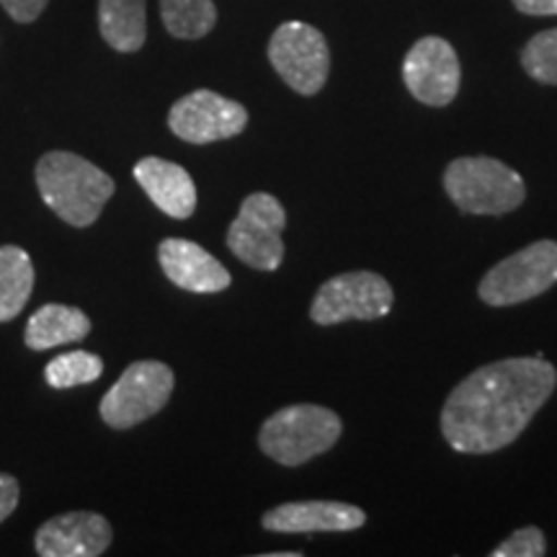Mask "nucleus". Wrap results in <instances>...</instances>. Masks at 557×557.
<instances>
[{
  "instance_id": "nucleus-1",
  "label": "nucleus",
  "mask_w": 557,
  "mask_h": 557,
  "mask_svg": "<svg viewBox=\"0 0 557 557\" xmlns=\"http://www.w3.org/2000/svg\"><path fill=\"white\" fill-rule=\"evenodd\" d=\"M557 385L545 357H513L475 369L451 389L442 434L462 455H491L513 444Z\"/></svg>"
},
{
  "instance_id": "nucleus-2",
  "label": "nucleus",
  "mask_w": 557,
  "mask_h": 557,
  "mask_svg": "<svg viewBox=\"0 0 557 557\" xmlns=\"http://www.w3.org/2000/svg\"><path fill=\"white\" fill-rule=\"evenodd\" d=\"M37 189L45 205L73 227H88L99 220L114 197V178L90 160L67 150H52L37 163Z\"/></svg>"
},
{
  "instance_id": "nucleus-3",
  "label": "nucleus",
  "mask_w": 557,
  "mask_h": 557,
  "mask_svg": "<svg viewBox=\"0 0 557 557\" xmlns=\"http://www.w3.org/2000/svg\"><path fill=\"white\" fill-rule=\"evenodd\" d=\"M341 431L344 423L331 408L299 403L267 418L259 434V447L284 468H299L329 451L341 438Z\"/></svg>"
},
{
  "instance_id": "nucleus-4",
  "label": "nucleus",
  "mask_w": 557,
  "mask_h": 557,
  "mask_svg": "<svg viewBox=\"0 0 557 557\" xmlns=\"http://www.w3.org/2000/svg\"><path fill=\"white\" fill-rule=\"evenodd\" d=\"M444 189L462 212L493 214V218L513 212L527 199L524 178L506 163L487 156L451 160L444 171Z\"/></svg>"
},
{
  "instance_id": "nucleus-5",
  "label": "nucleus",
  "mask_w": 557,
  "mask_h": 557,
  "mask_svg": "<svg viewBox=\"0 0 557 557\" xmlns=\"http://www.w3.org/2000/svg\"><path fill=\"white\" fill-rule=\"evenodd\" d=\"M557 284V243L537 240L496 263L480 278L478 295L491 308H508L545 295Z\"/></svg>"
},
{
  "instance_id": "nucleus-6",
  "label": "nucleus",
  "mask_w": 557,
  "mask_h": 557,
  "mask_svg": "<svg viewBox=\"0 0 557 557\" xmlns=\"http://www.w3.org/2000/svg\"><path fill=\"white\" fill-rule=\"evenodd\" d=\"M173 382L176 377L163 361H135L103 395L99 406L103 423H109L111 429H132L148 421L171 400Z\"/></svg>"
},
{
  "instance_id": "nucleus-7",
  "label": "nucleus",
  "mask_w": 557,
  "mask_h": 557,
  "mask_svg": "<svg viewBox=\"0 0 557 557\" xmlns=\"http://www.w3.org/2000/svg\"><path fill=\"white\" fill-rule=\"evenodd\" d=\"M284 225L287 212L276 197L263 191L250 194L227 230V248L250 269L276 271L284 261Z\"/></svg>"
},
{
  "instance_id": "nucleus-8",
  "label": "nucleus",
  "mask_w": 557,
  "mask_h": 557,
  "mask_svg": "<svg viewBox=\"0 0 557 557\" xmlns=\"http://www.w3.org/2000/svg\"><path fill=\"white\" fill-rule=\"evenodd\" d=\"M269 60L278 78L302 96L323 90L331 73L329 41L315 26L302 21H287L269 41Z\"/></svg>"
},
{
  "instance_id": "nucleus-9",
  "label": "nucleus",
  "mask_w": 557,
  "mask_h": 557,
  "mask_svg": "<svg viewBox=\"0 0 557 557\" xmlns=\"http://www.w3.org/2000/svg\"><path fill=\"white\" fill-rule=\"evenodd\" d=\"M395 295L385 276L374 271H348L329 278L312 299L310 318L318 325H338L346 320H377L393 310Z\"/></svg>"
},
{
  "instance_id": "nucleus-10",
  "label": "nucleus",
  "mask_w": 557,
  "mask_h": 557,
  "mask_svg": "<svg viewBox=\"0 0 557 557\" xmlns=\"http://www.w3.org/2000/svg\"><path fill=\"white\" fill-rule=\"evenodd\" d=\"M246 124L248 111L243 103L207 88L191 90L169 111V127L173 135L191 145L233 139L246 129Z\"/></svg>"
},
{
  "instance_id": "nucleus-11",
  "label": "nucleus",
  "mask_w": 557,
  "mask_h": 557,
  "mask_svg": "<svg viewBox=\"0 0 557 557\" xmlns=\"http://www.w3.org/2000/svg\"><path fill=\"white\" fill-rule=\"evenodd\" d=\"M403 81L413 99L426 107H447L462 81L455 47L442 37L418 39L403 60Z\"/></svg>"
},
{
  "instance_id": "nucleus-12",
  "label": "nucleus",
  "mask_w": 557,
  "mask_h": 557,
  "mask_svg": "<svg viewBox=\"0 0 557 557\" xmlns=\"http://www.w3.org/2000/svg\"><path fill=\"white\" fill-rule=\"evenodd\" d=\"M34 545L41 557H99L111 545V524L94 511L60 513L39 527Z\"/></svg>"
},
{
  "instance_id": "nucleus-13",
  "label": "nucleus",
  "mask_w": 557,
  "mask_h": 557,
  "mask_svg": "<svg viewBox=\"0 0 557 557\" xmlns=\"http://www.w3.org/2000/svg\"><path fill=\"white\" fill-rule=\"evenodd\" d=\"M367 513L341 500H295L263 513L261 524L278 534H315V532H354L364 527Z\"/></svg>"
},
{
  "instance_id": "nucleus-14",
  "label": "nucleus",
  "mask_w": 557,
  "mask_h": 557,
  "mask_svg": "<svg viewBox=\"0 0 557 557\" xmlns=\"http://www.w3.org/2000/svg\"><path fill=\"white\" fill-rule=\"evenodd\" d=\"M158 261L176 287L194 295H218L233 282L230 271L212 253H207L199 243L184 238H165L160 243Z\"/></svg>"
},
{
  "instance_id": "nucleus-15",
  "label": "nucleus",
  "mask_w": 557,
  "mask_h": 557,
  "mask_svg": "<svg viewBox=\"0 0 557 557\" xmlns=\"http://www.w3.org/2000/svg\"><path fill=\"white\" fill-rule=\"evenodd\" d=\"M135 181L152 205L173 220L191 218L197 209V186L189 171L163 158H143L135 165Z\"/></svg>"
},
{
  "instance_id": "nucleus-16",
  "label": "nucleus",
  "mask_w": 557,
  "mask_h": 557,
  "mask_svg": "<svg viewBox=\"0 0 557 557\" xmlns=\"http://www.w3.org/2000/svg\"><path fill=\"white\" fill-rule=\"evenodd\" d=\"M99 32L111 50L139 52L148 39V0H99Z\"/></svg>"
},
{
  "instance_id": "nucleus-17",
  "label": "nucleus",
  "mask_w": 557,
  "mask_h": 557,
  "mask_svg": "<svg viewBox=\"0 0 557 557\" xmlns=\"http://www.w3.org/2000/svg\"><path fill=\"white\" fill-rule=\"evenodd\" d=\"M90 333V320L83 310L70 308V305H41L26 323L24 341L34 351H47V348L75 344Z\"/></svg>"
},
{
  "instance_id": "nucleus-18",
  "label": "nucleus",
  "mask_w": 557,
  "mask_h": 557,
  "mask_svg": "<svg viewBox=\"0 0 557 557\" xmlns=\"http://www.w3.org/2000/svg\"><path fill=\"white\" fill-rule=\"evenodd\" d=\"M34 289V263L24 248L0 246V323L18 318Z\"/></svg>"
},
{
  "instance_id": "nucleus-19",
  "label": "nucleus",
  "mask_w": 557,
  "mask_h": 557,
  "mask_svg": "<svg viewBox=\"0 0 557 557\" xmlns=\"http://www.w3.org/2000/svg\"><path fill=\"white\" fill-rule=\"evenodd\" d=\"M160 18L176 39H201L218 24L212 0H160Z\"/></svg>"
},
{
  "instance_id": "nucleus-20",
  "label": "nucleus",
  "mask_w": 557,
  "mask_h": 557,
  "mask_svg": "<svg viewBox=\"0 0 557 557\" xmlns=\"http://www.w3.org/2000/svg\"><path fill=\"white\" fill-rule=\"evenodd\" d=\"M103 374L101 357L90 351H67L62 357H54L45 367L47 385L54 389H67L78 385H90Z\"/></svg>"
},
{
  "instance_id": "nucleus-21",
  "label": "nucleus",
  "mask_w": 557,
  "mask_h": 557,
  "mask_svg": "<svg viewBox=\"0 0 557 557\" xmlns=\"http://www.w3.org/2000/svg\"><path fill=\"white\" fill-rule=\"evenodd\" d=\"M521 65L537 83L557 86V29L540 32L521 50Z\"/></svg>"
},
{
  "instance_id": "nucleus-22",
  "label": "nucleus",
  "mask_w": 557,
  "mask_h": 557,
  "mask_svg": "<svg viewBox=\"0 0 557 557\" xmlns=\"http://www.w3.org/2000/svg\"><path fill=\"white\" fill-rule=\"evenodd\" d=\"M547 553L545 534L540 527H521L506 542L493 549V557H542Z\"/></svg>"
},
{
  "instance_id": "nucleus-23",
  "label": "nucleus",
  "mask_w": 557,
  "mask_h": 557,
  "mask_svg": "<svg viewBox=\"0 0 557 557\" xmlns=\"http://www.w3.org/2000/svg\"><path fill=\"white\" fill-rule=\"evenodd\" d=\"M47 3L50 0H0V5H3L5 13L16 24H32V21H37L45 13Z\"/></svg>"
},
{
  "instance_id": "nucleus-24",
  "label": "nucleus",
  "mask_w": 557,
  "mask_h": 557,
  "mask_svg": "<svg viewBox=\"0 0 557 557\" xmlns=\"http://www.w3.org/2000/svg\"><path fill=\"white\" fill-rule=\"evenodd\" d=\"M18 496H21L18 480L13 475H5V472H0V521H5L13 511H16Z\"/></svg>"
},
{
  "instance_id": "nucleus-25",
  "label": "nucleus",
  "mask_w": 557,
  "mask_h": 557,
  "mask_svg": "<svg viewBox=\"0 0 557 557\" xmlns=\"http://www.w3.org/2000/svg\"><path fill=\"white\" fill-rule=\"evenodd\" d=\"M513 5L527 16H557V0H513Z\"/></svg>"
}]
</instances>
